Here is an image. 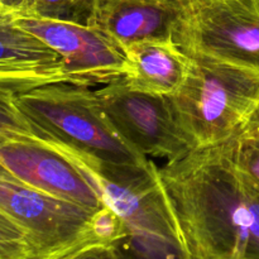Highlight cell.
<instances>
[{
	"mask_svg": "<svg viewBox=\"0 0 259 259\" xmlns=\"http://www.w3.org/2000/svg\"><path fill=\"white\" fill-rule=\"evenodd\" d=\"M182 3H184L186 7H191V5H195V4H199V3H202V2H206V0H181Z\"/></svg>",
	"mask_w": 259,
	"mask_h": 259,
	"instance_id": "obj_18",
	"label": "cell"
},
{
	"mask_svg": "<svg viewBox=\"0 0 259 259\" xmlns=\"http://www.w3.org/2000/svg\"><path fill=\"white\" fill-rule=\"evenodd\" d=\"M0 259H32L24 230L0 210Z\"/></svg>",
	"mask_w": 259,
	"mask_h": 259,
	"instance_id": "obj_15",
	"label": "cell"
},
{
	"mask_svg": "<svg viewBox=\"0 0 259 259\" xmlns=\"http://www.w3.org/2000/svg\"><path fill=\"white\" fill-rule=\"evenodd\" d=\"M15 103L43 141L72 156L111 166H151L119 133L91 88L46 83L18 93Z\"/></svg>",
	"mask_w": 259,
	"mask_h": 259,
	"instance_id": "obj_2",
	"label": "cell"
},
{
	"mask_svg": "<svg viewBox=\"0 0 259 259\" xmlns=\"http://www.w3.org/2000/svg\"><path fill=\"white\" fill-rule=\"evenodd\" d=\"M0 162L22 184L91 210L108 207L93 177L50 142L18 138L0 143Z\"/></svg>",
	"mask_w": 259,
	"mask_h": 259,
	"instance_id": "obj_7",
	"label": "cell"
},
{
	"mask_svg": "<svg viewBox=\"0 0 259 259\" xmlns=\"http://www.w3.org/2000/svg\"><path fill=\"white\" fill-rule=\"evenodd\" d=\"M159 177L191 259H259V190L225 142L167 163Z\"/></svg>",
	"mask_w": 259,
	"mask_h": 259,
	"instance_id": "obj_1",
	"label": "cell"
},
{
	"mask_svg": "<svg viewBox=\"0 0 259 259\" xmlns=\"http://www.w3.org/2000/svg\"><path fill=\"white\" fill-rule=\"evenodd\" d=\"M58 259H125L110 243H94L73 250Z\"/></svg>",
	"mask_w": 259,
	"mask_h": 259,
	"instance_id": "obj_16",
	"label": "cell"
},
{
	"mask_svg": "<svg viewBox=\"0 0 259 259\" xmlns=\"http://www.w3.org/2000/svg\"><path fill=\"white\" fill-rule=\"evenodd\" d=\"M181 88L167 96L192 149L232 138L259 109V73L197 55Z\"/></svg>",
	"mask_w": 259,
	"mask_h": 259,
	"instance_id": "obj_3",
	"label": "cell"
},
{
	"mask_svg": "<svg viewBox=\"0 0 259 259\" xmlns=\"http://www.w3.org/2000/svg\"><path fill=\"white\" fill-rule=\"evenodd\" d=\"M125 73L129 88L154 95L169 96L186 78L190 57L174 40H148L124 50Z\"/></svg>",
	"mask_w": 259,
	"mask_h": 259,
	"instance_id": "obj_11",
	"label": "cell"
},
{
	"mask_svg": "<svg viewBox=\"0 0 259 259\" xmlns=\"http://www.w3.org/2000/svg\"><path fill=\"white\" fill-rule=\"evenodd\" d=\"M28 0H0V7L4 9L23 15L27 10Z\"/></svg>",
	"mask_w": 259,
	"mask_h": 259,
	"instance_id": "obj_17",
	"label": "cell"
},
{
	"mask_svg": "<svg viewBox=\"0 0 259 259\" xmlns=\"http://www.w3.org/2000/svg\"><path fill=\"white\" fill-rule=\"evenodd\" d=\"M18 14L0 7V88L20 93L67 82L57 52L20 27Z\"/></svg>",
	"mask_w": 259,
	"mask_h": 259,
	"instance_id": "obj_10",
	"label": "cell"
},
{
	"mask_svg": "<svg viewBox=\"0 0 259 259\" xmlns=\"http://www.w3.org/2000/svg\"><path fill=\"white\" fill-rule=\"evenodd\" d=\"M181 0H96L91 27L121 50L148 40H174L186 13Z\"/></svg>",
	"mask_w": 259,
	"mask_h": 259,
	"instance_id": "obj_9",
	"label": "cell"
},
{
	"mask_svg": "<svg viewBox=\"0 0 259 259\" xmlns=\"http://www.w3.org/2000/svg\"><path fill=\"white\" fill-rule=\"evenodd\" d=\"M17 20L57 52L67 83L96 88L124 77V51L98 28L29 15Z\"/></svg>",
	"mask_w": 259,
	"mask_h": 259,
	"instance_id": "obj_8",
	"label": "cell"
},
{
	"mask_svg": "<svg viewBox=\"0 0 259 259\" xmlns=\"http://www.w3.org/2000/svg\"><path fill=\"white\" fill-rule=\"evenodd\" d=\"M174 42L186 55L259 73V0H206L187 7Z\"/></svg>",
	"mask_w": 259,
	"mask_h": 259,
	"instance_id": "obj_5",
	"label": "cell"
},
{
	"mask_svg": "<svg viewBox=\"0 0 259 259\" xmlns=\"http://www.w3.org/2000/svg\"><path fill=\"white\" fill-rule=\"evenodd\" d=\"M242 259H244V258H242Z\"/></svg>",
	"mask_w": 259,
	"mask_h": 259,
	"instance_id": "obj_19",
	"label": "cell"
},
{
	"mask_svg": "<svg viewBox=\"0 0 259 259\" xmlns=\"http://www.w3.org/2000/svg\"><path fill=\"white\" fill-rule=\"evenodd\" d=\"M17 91L0 88V143L18 138L42 139L15 103Z\"/></svg>",
	"mask_w": 259,
	"mask_h": 259,
	"instance_id": "obj_14",
	"label": "cell"
},
{
	"mask_svg": "<svg viewBox=\"0 0 259 259\" xmlns=\"http://www.w3.org/2000/svg\"><path fill=\"white\" fill-rule=\"evenodd\" d=\"M96 94L119 133L147 158L172 163L194 151L167 96L134 90L123 77L99 88Z\"/></svg>",
	"mask_w": 259,
	"mask_h": 259,
	"instance_id": "obj_6",
	"label": "cell"
},
{
	"mask_svg": "<svg viewBox=\"0 0 259 259\" xmlns=\"http://www.w3.org/2000/svg\"><path fill=\"white\" fill-rule=\"evenodd\" d=\"M0 210L27 234L32 259H58L94 243L115 244L125 235L110 209L91 210L0 179Z\"/></svg>",
	"mask_w": 259,
	"mask_h": 259,
	"instance_id": "obj_4",
	"label": "cell"
},
{
	"mask_svg": "<svg viewBox=\"0 0 259 259\" xmlns=\"http://www.w3.org/2000/svg\"><path fill=\"white\" fill-rule=\"evenodd\" d=\"M225 146L235 168L259 190V109Z\"/></svg>",
	"mask_w": 259,
	"mask_h": 259,
	"instance_id": "obj_12",
	"label": "cell"
},
{
	"mask_svg": "<svg viewBox=\"0 0 259 259\" xmlns=\"http://www.w3.org/2000/svg\"><path fill=\"white\" fill-rule=\"evenodd\" d=\"M96 0H28L23 15L91 25Z\"/></svg>",
	"mask_w": 259,
	"mask_h": 259,
	"instance_id": "obj_13",
	"label": "cell"
}]
</instances>
